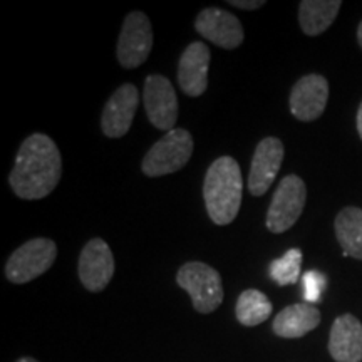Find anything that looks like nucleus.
<instances>
[{
  "label": "nucleus",
  "mask_w": 362,
  "mask_h": 362,
  "mask_svg": "<svg viewBox=\"0 0 362 362\" xmlns=\"http://www.w3.org/2000/svg\"><path fill=\"white\" fill-rule=\"evenodd\" d=\"M329 99V83L324 76L309 74L298 79L292 88L291 104L292 115L298 121H314L322 116Z\"/></svg>",
  "instance_id": "nucleus-12"
},
{
  "label": "nucleus",
  "mask_w": 362,
  "mask_h": 362,
  "mask_svg": "<svg viewBox=\"0 0 362 362\" xmlns=\"http://www.w3.org/2000/svg\"><path fill=\"white\" fill-rule=\"evenodd\" d=\"M319 324V309L315 305L302 302V304L285 307L282 312L275 315L274 332L284 339H298L314 330Z\"/></svg>",
  "instance_id": "nucleus-16"
},
{
  "label": "nucleus",
  "mask_w": 362,
  "mask_h": 362,
  "mask_svg": "<svg viewBox=\"0 0 362 362\" xmlns=\"http://www.w3.org/2000/svg\"><path fill=\"white\" fill-rule=\"evenodd\" d=\"M115 267L110 245L101 238H93L79 255V279L89 292H101L111 282Z\"/></svg>",
  "instance_id": "nucleus-9"
},
{
  "label": "nucleus",
  "mask_w": 362,
  "mask_h": 362,
  "mask_svg": "<svg viewBox=\"0 0 362 362\" xmlns=\"http://www.w3.org/2000/svg\"><path fill=\"white\" fill-rule=\"evenodd\" d=\"M62 175V158L49 136L30 134L21 144L8 183L22 200H40L51 194Z\"/></svg>",
  "instance_id": "nucleus-1"
},
{
  "label": "nucleus",
  "mask_w": 362,
  "mask_h": 362,
  "mask_svg": "<svg viewBox=\"0 0 362 362\" xmlns=\"http://www.w3.org/2000/svg\"><path fill=\"white\" fill-rule=\"evenodd\" d=\"M193 136L189 131L175 128L149 148L143 160V173L151 178L176 173L193 155Z\"/></svg>",
  "instance_id": "nucleus-3"
},
{
  "label": "nucleus",
  "mask_w": 362,
  "mask_h": 362,
  "mask_svg": "<svg viewBox=\"0 0 362 362\" xmlns=\"http://www.w3.org/2000/svg\"><path fill=\"white\" fill-rule=\"evenodd\" d=\"M235 314L242 325L255 327V325L265 322L272 315V302L264 292L248 288L240 293Z\"/></svg>",
  "instance_id": "nucleus-19"
},
{
  "label": "nucleus",
  "mask_w": 362,
  "mask_h": 362,
  "mask_svg": "<svg viewBox=\"0 0 362 362\" xmlns=\"http://www.w3.org/2000/svg\"><path fill=\"white\" fill-rule=\"evenodd\" d=\"M57 245L49 238H33L8 257L6 275L12 284H27L51 269Z\"/></svg>",
  "instance_id": "nucleus-5"
},
{
  "label": "nucleus",
  "mask_w": 362,
  "mask_h": 362,
  "mask_svg": "<svg viewBox=\"0 0 362 362\" xmlns=\"http://www.w3.org/2000/svg\"><path fill=\"white\" fill-rule=\"evenodd\" d=\"M198 34L223 49H237L245 39L243 27L233 13L218 7H208L194 21Z\"/></svg>",
  "instance_id": "nucleus-10"
},
{
  "label": "nucleus",
  "mask_w": 362,
  "mask_h": 362,
  "mask_svg": "<svg viewBox=\"0 0 362 362\" xmlns=\"http://www.w3.org/2000/svg\"><path fill=\"white\" fill-rule=\"evenodd\" d=\"M16 362H39V361H35L34 357H21V359L16 361Z\"/></svg>",
  "instance_id": "nucleus-25"
},
{
  "label": "nucleus",
  "mask_w": 362,
  "mask_h": 362,
  "mask_svg": "<svg viewBox=\"0 0 362 362\" xmlns=\"http://www.w3.org/2000/svg\"><path fill=\"white\" fill-rule=\"evenodd\" d=\"M176 282L192 297L194 310L211 314L223 300L221 277L214 267L203 262H188L176 274Z\"/></svg>",
  "instance_id": "nucleus-4"
},
{
  "label": "nucleus",
  "mask_w": 362,
  "mask_h": 362,
  "mask_svg": "<svg viewBox=\"0 0 362 362\" xmlns=\"http://www.w3.org/2000/svg\"><path fill=\"white\" fill-rule=\"evenodd\" d=\"M284 161V144L279 138H265L257 144L248 175V189L253 197L269 192Z\"/></svg>",
  "instance_id": "nucleus-11"
},
{
  "label": "nucleus",
  "mask_w": 362,
  "mask_h": 362,
  "mask_svg": "<svg viewBox=\"0 0 362 362\" xmlns=\"http://www.w3.org/2000/svg\"><path fill=\"white\" fill-rule=\"evenodd\" d=\"M357 131H359V134L362 138V104H361L359 111H357Z\"/></svg>",
  "instance_id": "nucleus-23"
},
{
  "label": "nucleus",
  "mask_w": 362,
  "mask_h": 362,
  "mask_svg": "<svg viewBox=\"0 0 362 362\" xmlns=\"http://www.w3.org/2000/svg\"><path fill=\"white\" fill-rule=\"evenodd\" d=\"M329 352L336 362L362 361V324L354 315L337 317L330 329Z\"/></svg>",
  "instance_id": "nucleus-15"
},
{
  "label": "nucleus",
  "mask_w": 362,
  "mask_h": 362,
  "mask_svg": "<svg viewBox=\"0 0 362 362\" xmlns=\"http://www.w3.org/2000/svg\"><path fill=\"white\" fill-rule=\"evenodd\" d=\"M153 49V27L144 12H131L123 22L117 40V61L124 69H134L146 61Z\"/></svg>",
  "instance_id": "nucleus-7"
},
{
  "label": "nucleus",
  "mask_w": 362,
  "mask_h": 362,
  "mask_svg": "<svg viewBox=\"0 0 362 362\" xmlns=\"http://www.w3.org/2000/svg\"><path fill=\"white\" fill-rule=\"evenodd\" d=\"M357 40H359V44L362 47V22L359 24V29H357Z\"/></svg>",
  "instance_id": "nucleus-24"
},
{
  "label": "nucleus",
  "mask_w": 362,
  "mask_h": 362,
  "mask_svg": "<svg viewBox=\"0 0 362 362\" xmlns=\"http://www.w3.org/2000/svg\"><path fill=\"white\" fill-rule=\"evenodd\" d=\"M300 267H302V252L298 248H291L285 252L284 257L274 260L269 267V274L275 284L280 287L296 284L300 279Z\"/></svg>",
  "instance_id": "nucleus-20"
},
{
  "label": "nucleus",
  "mask_w": 362,
  "mask_h": 362,
  "mask_svg": "<svg viewBox=\"0 0 362 362\" xmlns=\"http://www.w3.org/2000/svg\"><path fill=\"white\" fill-rule=\"evenodd\" d=\"M210 49L203 42H192L181 54L178 64V84L185 94L198 98L208 88Z\"/></svg>",
  "instance_id": "nucleus-14"
},
{
  "label": "nucleus",
  "mask_w": 362,
  "mask_h": 362,
  "mask_svg": "<svg viewBox=\"0 0 362 362\" xmlns=\"http://www.w3.org/2000/svg\"><path fill=\"white\" fill-rule=\"evenodd\" d=\"M139 104V90L134 84H123L106 103L101 117L103 133L107 138H123L133 124Z\"/></svg>",
  "instance_id": "nucleus-13"
},
{
  "label": "nucleus",
  "mask_w": 362,
  "mask_h": 362,
  "mask_svg": "<svg viewBox=\"0 0 362 362\" xmlns=\"http://www.w3.org/2000/svg\"><path fill=\"white\" fill-rule=\"evenodd\" d=\"M325 285H327V279L320 272L309 270L302 275V287H304V298L307 304L314 305L315 302L320 300Z\"/></svg>",
  "instance_id": "nucleus-21"
},
{
  "label": "nucleus",
  "mask_w": 362,
  "mask_h": 362,
  "mask_svg": "<svg viewBox=\"0 0 362 362\" xmlns=\"http://www.w3.org/2000/svg\"><path fill=\"white\" fill-rule=\"evenodd\" d=\"M230 6L233 7H238V8H243V11H255V8H259L264 6V0H232V2H228Z\"/></svg>",
  "instance_id": "nucleus-22"
},
{
  "label": "nucleus",
  "mask_w": 362,
  "mask_h": 362,
  "mask_svg": "<svg viewBox=\"0 0 362 362\" xmlns=\"http://www.w3.org/2000/svg\"><path fill=\"white\" fill-rule=\"evenodd\" d=\"M336 235L344 255L362 260V210L347 206L339 211L336 218Z\"/></svg>",
  "instance_id": "nucleus-18"
},
{
  "label": "nucleus",
  "mask_w": 362,
  "mask_h": 362,
  "mask_svg": "<svg viewBox=\"0 0 362 362\" xmlns=\"http://www.w3.org/2000/svg\"><path fill=\"white\" fill-rule=\"evenodd\" d=\"M305 183L297 175H288L280 181L267 211V228L272 233H284L296 225L305 206Z\"/></svg>",
  "instance_id": "nucleus-6"
},
{
  "label": "nucleus",
  "mask_w": 362,
  "mask_h": 362,
  "mask_svg": "<svg viewBox=\"0 0 362 362\" xmlns=\"http://www.w3.org/2000/svg\"><path fill=\"white\" fill-rule=\"evenodd\" d=\"M341 0H304L298 6V22L307 35L325 33L341 11Z\"/></svg>",
  "instance_id": "nucleus-17"
},
{
  "label": "nucleus",
  "mask_w": 362,
  "mask_h": 362,
  "mask_svg": "<svg viewBox=\"0 0 362 362\" xmlns=\"http://www.w3.org/2000/svg\"><path fill=\"white\" fill-rule=\"evenodd\" d=\"M242 193V170L235 158L221 156L211 163L203 183V198L208 215L215 225H228L237 218Z\"/></svg>",
  "instance_id": "nucleus-2"
},
{
  "label": "nucleus",
  "mask_w": 362,
  "mask_h": 362,
  "mask_svg": "<svg viewBox=\"0 0 362 362\" xmlns=\"http://www.w3.org/2000/svg\"><path fill=\"white\" fill-rule=\"evenodd\" d=\"M144 107L149 123L163 131H171L178 119V98L165 76L153 74L144 81Z\"/></svg>",
  "instance_id": "nucleus-8"
}]
</instances>
